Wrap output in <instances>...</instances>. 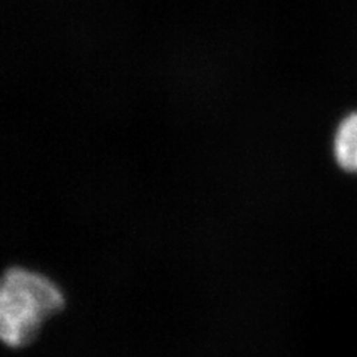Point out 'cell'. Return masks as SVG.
<instances>
[{"label": "cell", "instance_id": "obj_1", "mask_svg": "<svg viewBox=\"0 0 357 357\" xmlns=\"http://www.w3.org/2000/svg\"><path fill=\"white\" fill-rule=\"evenodd\" d=\"M66 305L64 290L50 274L27 265H10L0 283L2 342L13 350L29 347Z\"/></svg>", "mask_w": 357, "mask_h": 357}, {"label": "cell", "instance_id": "obj_2", "mask_svg": "<svg viewBox=\"0 0 357 357\" xmlns=\"http://www.w3.org/2000/svg\"><path fill=\"white\" fill-rule=\"evenodd\" d=\"M335 161L342 170L357 173V110L345 115L333 134Z\"/></svg>", "mask_w": 357, "mask_h": 357}]
</instances>
